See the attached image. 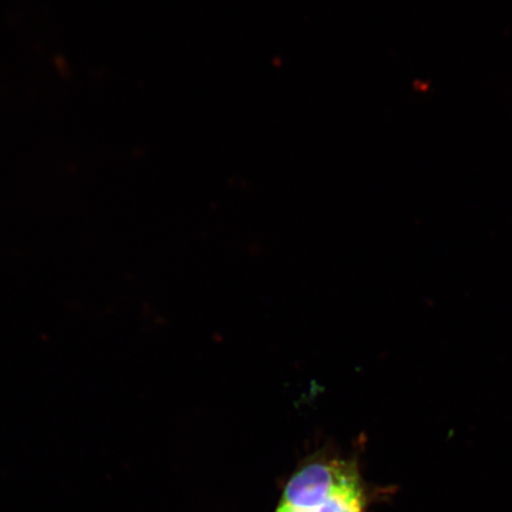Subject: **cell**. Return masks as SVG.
I'll list each match as a JSON object with an SVG mask.
<instances>
[{
    "label": "cell",
    "instance_id": "cell-1",
    "mask_svg": "<svg viewBox=\"0 0 512 512\" xmlns=\"http://www.w3.org/2000/svg\"><path fill=\"white\" fill-rule=\"evenodd\" d=\"M357 480L360 477L350 464L313 463L297 472L288 482L284 503L294 509H315Z\"/></svg>",
    "mask_w": 512,
    "mask_h": 512
},
{
    "label": "cell",
    "instance_id": "cell-3",
    "mask_svg": "<svg viewBox=\"0 0 512 512\" xmlns=\"http://www.w3.org/2000/svg\"><path fill=\"white\" fill-rule=\"evenodd\" d=\"M278 512V511H277Z\"/></svg>",
    "mask_w": 512,
    "mask_h": 512
},
{
    "label": "cell",
    "instance_id": "cell-2",
    "mask_svg": "<svg viewBox=\"0 0 512 512\" xmlns=\"http://www.w3.org/2000/svg\"><path fill=\"white\" fill-rule=\"evenodd\" d=\"M363 492L360 480L352 483L328 502L310 510L294 509L285 503L280 505L281 512H363Z\"/></svg>",
    "mask_w": 512,
    "mask_h": 512
}]
</instances>
